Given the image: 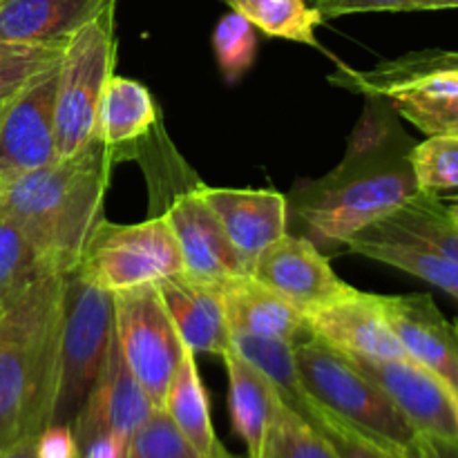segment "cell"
<instances>
[{"label":"cell","instance_id":"obj_32","mask_svg":"<svg viewBox=\"0 0 458 458\" xmlns=\"http://www.w3.org/2000/svg\"><path fill=\"white\" fill-rule=\"evenodd\" d=\"M45 267L21 228L0 217V302L43 276Z\"/></svg>","mask_w":458,"mask_h":458},{"label":"cell","instance_id":"obj_4","mask_svg":"<svg viewBox=\"0 0 458 458\" xmlns=\"http://www.w3.org/2000/svg\"><path fill=\"white\" fill-rule=\"evenodd\" d=\"M300 378L311 401L352 432L385 447L414 452L420 434L392 398L347 353L338 352L311 331L293 343Z\"/></svg>","mask_w":458,"mask_h":458},{"label":"cell","instance_id":"obj_12","mask_svg":"<svg viewBox=\"0 0 458 458\" xmlns=\"http://www.w3.org/2000/svg\"><path fill=\"white\" fill-rule=\"evenodd\" d=\"M164 215L182 250L186 276L213 284L249 276V268L242 262L240 253L231 244L199 188L179 192Z\"/></svg>","mask_w":458,"mask_h":458},{"label":"cell","instance_id":"obj_14","mask_svg":"<svg viewBox=\"0 0 458 458\" xmlns=\"http://www.w3.org/2000/svg\"><path fill=\"white\" fill-rule=\"evenodd\" d=\"M152 410L157 407L152 405L139 380L128 369L116 335H112L101 376L72 425L79 450L101 434H114L123 441H130V437L152 414Z\"/></svg>","mask_w":458,"mask_h":458},{"label":"cell","instance_id":"obj_2","mask_svg":"<svg viewBox=\"0 0 458 458\" xmlns=\"http://www.w3.org/2000/svg\"><path fill=\"white\" fill-rule=\"evenodd\" d=\"M63 276L43 273L4 300L0 318V450L38 437L56 394Z\"/></svg>","mask_w":458,"mask_h":458},{"label":"cell","instance_id":"obj_10","mask_svg":"<svg viewBox=\"0 0 458 458\" xmlns=\"http://www.w3.org/2000/svg\"><path fill=\"white\" fill-rule=\"evenodd\" d=\"M420 434L458 443L456 396L445 383L411 358L349 356Z\"/></svg>","mask_w":458,"mask_h":458},{"label":"cell","instance_id":"obj_1","mask_svg":"<svg viewBox=\"0 0 458 458\" xmlns=\"http://www.w3.org/2000/svg\"><path fill=\"white\" fill-rule=\"evenodd\" d=\"M112 155V148L94 139L74 155L0 183V217L21 228L45 271L65 276L83 264L106 222Z\"/></svg>","mask_w":458,"mask_h":458},{"label":"cell","instance_id":"obj_3","mask_svg":"<svg viewBox=\"0 0 458 458\" xmlns=\"http://www.w3.org/2000/svg\"><path fill=\"white\" fill-rule=\"evenodd\" d=\"M410 150H401L392 139L369 137L325 179L295 192L293 210L309 240L344 246L349 237L383 222L419 195Z\"/></svg>","mask_w":458,"mask_h":458},{"label":"cell","instance_id":"obj_24","mask_svg":"<svg viewBox=\"0 0 458 458\" xmlns=\"http://www.w3.org/2000/svg\"><path fill=\"white\" fill-rule=\"evenodd\" d=\"M231 349L267 376L268 383L276 387V392L280 394V398L291 410L304 416L309 423H318L320 410L311 401L309 392L304 389L302 378H300L293 343L231 334Z\"/></svg>","mask_w":458,"mask_h":458},{"label":"cell","instance_id":"obj_18","mask_svg":"<svg viewBox=\"0 0 458 458\" xmlns=\"http://www.w3.org/2000/svg\"><path fill=\"white\" fill-rule=\"evenodd\" d=\"M231 334L295 343L309 331L307 318L253 276L219 282Z\"/></svg>","mask_w":458,"mask_h":458},{"label":"cell","instance_id":"obj_34","mask_svg":"<svg viewBox=\"0 0 458 458\" xmlns=\"http://www.w3.org/2000/svg\"><path fill=\"white\" fill-rule=\"evenodd\" d=\"M125 458H201L179 432L164 410H152V414L137 428L128 441Z\"/></svg>","mask_w":458,"mask_h":458},{"label":"cell","instance_id":"obj_19","mask_svg":"<svg viewBox=\"0 0 458 458\" xmlns=\"http://www.w3.org/2000/svg\"><path fill=\"white\" fill-rule=\"evenodd\" d=\"M114 0H0V43L65 45Z\"/></svg>","mask_w":458,"mask_h":458},{"label":"cell","instance_id":"obj_23","mask_svg":"<svg viewBox=\"0 0 458 458\" xmlns=\"http://www.w3.org/2000/svg\"><path fill=\"white\" fill-rule=\"evenodd\" d=\"M161 410L173 419L179 432L191 441V445L199 452L201 458H215L224 450L215 434L208 396H206L204 383H201L199 369H197L195 353L188 349L183 352L182 362L170 380Z\"/></svg>","mask_w":458,"mask_h":458},{"label":"cell","instance_id":"obj_44","mask_svg":"<svg viewBox=\"0 0 458 458\" xmlns=\"http://www.w3.org/2000/svg\"><path fill=\"white\" fill-rule=\"evenodd\" d=\"M454 327H456V334H458V320L454 322Z\"/></svg>","mask_w":458,"mask_h":458},{"label":"cell","instance_id":"obj_38","mask_svg":"<svg viewBox=\"0 0 458 458\" xmlns=\"http://www.w3.org/2000/svg\"><path fill=\"white\" fill-rule=\"evenodd\" d=\"M419 456L420 458H458V443H447L438 441V438L423 437L419 445Z\"/></svg>","mask_w":458,"mask_h":458},{"label":"cell","instance_id":"obj_36","mask_svg":"<svg viewBox=\"0 0 458 458\" xmlns=\"http://www.w3.org/2000/svg\"><path fill=\"white\" fill-rule=\"evenodd\" d=\"M36 458H81L72 425H47L36 437Z\"/></svg>","mask_w":458,"mask_h":458},{"label":"cell","instance_id":"obj_16","mask_svg":"<svg viewBox=\"0 0 458 458\" xmlns=\"http://www.w3.org/2000/svg\"><path fill=\"white\" fill-rule=\"evenodd\" d=\"M199 191L217 215L224 233L235 246L250 276L255 259L286 233L289 201L276 191L206 186H199Z\"/></svg>","mask_w":458,"mask_h":458},{"label":"cell","instance_id":"obj_21","mask_svg":"<svg viewBox=\"0 0 458 458\" xmlns=\"http://www.w3.org/2000/svg\"><path fill=\"white\" fill-rule=\"evenodd\" d=\"M222 358L228 374V405H231L233 429L246 445L249 458H258L277 403L282 398L268 383L267 376L255 369L240 353L228 349Z\"/></svg>","mask_w":458,"mask_h":458},{"label":"cell","instance_id":"obj_31","mask_svg":"<svg viewBox=\"0 0 458 458\" xmlns=\"http://www.w3.org/2000/svg\"><path fill=\"white\" fill-rule=\"evenodd\" d=\"M410 164L420 192L438 195L458 188V137L425 139L410 150Z\"/></svg>","mask_w":458,"mask_h":458},{"label":"cell","instance_id":"obj_42","mask_svg":"<svg viewBox=\"0 0 458 458\" xmlns=\"http://www.w3.org/2000/svg\"><path fill=\"white\" fill-rule=\"evenodd\" d=\"M215 458H235V456H233V454H228L226 450H222V452H219V454L215 456Z\"/></svg>","mask_w":458,"mask_h":458},{"label":"cell","instance_id":"obj_7","mask_svg":"<svg viewBox=\"0 0 458 458\" xmlns=\"http://www.w3.org/2000/svg\"><path fill=\"white\" fill-rule=\"evenodd\" d=\"M114 335L121 356L157 410L182 362L183 347L157 284H139L112 293Z\"/></svg>","mask_w":458,"mask_h":458},{"label":"cell","instance_id":"obj_15","mask_svg":"<svg viewBox=\"0 0 458 458\" xmlns=\"http://www.w3.org/2000/svg\"><path fill=\"white\" fill-rule=\"evenodd\" d=\"M307 327L347 356L405 358V349L385 320L380 295L353 289L344 298L334 300L307 313ZM410 358V356H407Z\"/></svg>","mask_w":458,"mask_h":458},{"label":"cell","instance_id":"obj_35","mask_svg":"<svg viewBox=\"0 0 458 458\" xmlns=\"http://www.w3.org/2000/svg\"><path fill=\"white\" fill-rule=\"evenodd\" d=\"M322 18L347 16L365 12H432V9H458V0H316Z\"/></svg>","mask_w":458,"mask_h":458},{"label":"cell","instance_id":"obj_40","mask_svg":"<svg viewBox=\"0 0 458 458\" xmlns=\"http://www.w3.org/2000/svg\"><path fill=\"white\" fill-rule=\"evenodd\" d=\"M380 458H420L419 452L396 450V447H380Z\"/></svg>","mask_w":458,"mask_h":458},{"label":"cell","instance_id":"obj_17","mask_svg":"<svg viewBox=\"0 0 458 458\" xmlns=\"http://www.w3.org/2000/svg\"><path fill=\"white\" fill-rule=\"evenodd\" d=\"M157 289L188 352L222 358L231 349L219 284L179 273L157 282Z\"/></svg>","mask_w":458,"mask_h":458},{"label":"cell","instance_id":"obj_45","mask_svg":"<svg viewBox=\"0 0 458 458\" xmlns=\"http://www.w3.org/2000/svg\"><path fill=\"white\" fill-rule=\"evenodd\" d=\"M456 410H458V398H456Z\"/></svg>","mask_w":458,"mask_h":458},{"label":"cell","instance_id":"obj_39","mask_svg":"<svg viewBox=\"0 0 458 458\" xmlns=\"http://www.w3.org/2000/svg\"><path fill=\"white\" fill-rule=\"evenodd\" d=\"M0 458H36V437L22 438L16 445L0 450Z\"/></svg>","mask_w":458,"mask_h":458},{"label":"cell","instance_id":"obj_11","mask_svg":"<svg viewBox=\"0 0 458 458\" xmlns=\"http://www.w3.org/2000/svg\"><path fill=\"white\" fill-rule=\"evenodd\" d=\"M250 276L282 295L304 316L353 291V286H349L331 268L329 259L309 237L289 235V233L273 242L255 259Z\"/></svg>","mask_w":458,"mask_h":458},{"label":"cell","instance_id":"obj_27","mask_svg":"<svg viewBox=\"0 0 458 458\" xmlns=\"http://www.w3.org/2000/svg\"><path fill=\"white\" fill-rule=\"evenodd\" d=\"M387 226L416 237L429 249L458 262V224L450 217L445 204L432 192H419L405 206L383 219Z\"/></svg>","mask_w":458,"mask_h":458},{"label":"cell","instance_id":"obj_13","mask_svg":"<svg viewBox=\"0 0 458 458\" xmlns=\"http://www.w3.org/2000/svg\"><path fill=\"white\" fill-rule=\"evenodd\" d=\"M385 320L407 356L458 398V334L429 295H380Z\"/></svg>","mask_w":458,"mask_h":458},{"label":"cell","instance_id":"obj_22","mask_svg":"<svg viewBox=\"0 0 458 458\" xmlns=\"http://www.w3.org/2000/svg\"><path fill=\"white\" fill-rule=\"evenodd\" d=\"M157 125V106L150 89L128 76H112L103 89L94 139L114 150L139 141Z\"/></svg>","mask_w":458,"mask_h":458},{"label":"cell","instance_id":"obj_28","mask_svg":"<svg viewBox=\"0 0 458 458\" xmlns=\"http://www.w3.org/2000/svg\"><path fill=\"white\" fill-rule=\"evenodd\" d=\"M258 458H340L329 438L304 416L277 403Z\"/></svg>","mask_w":458,"mask_h":458},{"label":"cell","instance_id":"obj_37","mask_svg":"<svg viewBox=\"0 0 458 458\" xmlns=\"http://www.w3.org/2000/svg\"><path fill=\"white\" fill-rule=\"evenodd\" d=\"M128 456V441L114 434H101L81 447V458H125Z\"/></svg>","mask_w":458,"mask_h":458},{"label":"cell","instance_id":"obj_6","mask_svg":"<svg viewBox=\"0 0 458 458\" xmlns=\"http://www.w3.org/2000/svg\"><path fill=\"white\" fill-rule=\"evenodd\" d=\"M116 3L85 22L63 47L56 79V155L70 157L94 141L97 112L116 61Z\"/></svg>","mask_w":458,"mask_h":458},{"label":"cell","instance_id":"obj_29","mask_svg":"<svg viewBox=\"0 0 458 458\" xmlns=\"http://www.w3.org/2000/svg\"><path fill=\"white\" fill-rule=\"evenodd\" d=\"M403 119L428 137H458V94H423L398 89L383 97Z\"/></svg>","mask_w":458,"mask_h":458},{"label":"cell","instance_id":"obj_9","mask_svg":"<svg viewBox=\"0 0 458 458\" xmlns=\"http://www.w3.org/2000/svg\"><path fill=\"white\" fill-rule=\"evenodd\" d=\"M56 79L58 65L36 76L0 106V183L58 159L54 121Z\"/></svg>","mask_w":458,"mask_h":458},{"label":"cell","instance_id":"obj_5","mask_svg":"<svg viewBox=\"0 0 458 458\" xmlns=\"http://www.w3.org/2000/svg\"><path fill=\"white\" fill-rule=\"evenodd\" d=\"M114 335L112 293L85 267L63 276L56 394L49 425H74L97 385Z\"/></svg>","mask_w":458,"mask_h":458},{"label":"cell","instance_id":"obj_33","mask_svg":"<svg viewBox=\"0 0 458 458\" xmlns=\"http://www.w3.org/2000/svg\"><path fill=\"white\" fill-rule=\"evenodd\" d=\"M213 47L224 79L228 83H235L249 72L258 54L255 25L237 12L226 13L215 27Z\"/></svg>","mask_w":458,"mask_h":458},{"label":"cell","instance_id":"obj_20","mask_svg":"<svg viewBox=\"0 0 458 458\" xmlns=\"http://www.w3.org/2000/svg\"><path fill=\"white\" fill-rule=\"evenodd\" d=\"M344 249L349 253L365 255L376 262L389 264L410 276L420 277V280L450 293L458 302V262L429 249L428 244L398 231V228L378 222L349 237L344 242Z\"/></svg>","mask_w":458,"mask_h":458},{"label":"cell","instance_id":"obj_43","mask_svg":"<svg viewBox=\"0 0 458 458\" xmlns=\"http://www.w3.org/2000/svg\"><path fill=\"white\" fill-rule=\"evenodd\" d=\"M3 311H4V302H0V318H3Z\"/></svg>","mask_w":458,"mask_h":458},{"label":"cell","instance_id":"obj_30","mask_svg":"<svg viewBox=\"0 0 458 458\" xmlns=\"http://www.w3.org/2000/svg\"><path fill=\"white\" fill-rule=\"evenodd\" d=\"M65 45L0 43V106L61 63Z\"/></svg>","mask_w":458,"mask_h":458},{"label":"cell","instance_id":"obj_41","mask_svg":"<svg viewBox=\"0 0 458 458\" xmlns=\"http://www.w3.org/2000/svg\"><path fill=\"white\" fill-rule=\"evenodd\" d=\"M445 208H447V213H450V217L458 224V197H454L450 204H445Z\"/></svg>","mask_w":458,"mask_h":458},{"label":"cell","instance_id":"obj_8","mask_svg":"<svg viewBox=\"0 0 458 458\" xmlns=\"http://www.w3.org/2000/svg\"><path fill=\"white\" fill-rule=\"evenodd\" d=\"M81 267L103 289L114 293L179 276L183 273V259L165 215H155L128 226L106 219L94 233Z\"/></svg>","mask_w":458,"mask_h":458},{"label":"cell","instance_id":"obj_25","mask_svg":"<svg viewBox=\"0 0 458 458\" xmlns=\"http://www.w3.org/2000/svg\"><path fill=\"white\" fill-rule=\"evenodd\" d=\"M228 7L273 38L293 40L320 49L318 25L322 16L304 0H226Z\"/></svg>","mask_w":458,"mask_h":458},{"label":"cell","instance_id":"obj_26","mask_svg":"<svg viewBox=\"0 0 458 458\" xmlns=\"http://www.w3.org/2000/svg\"><path fill=\"white\" fill-rule=\"evenodd\" d=\"M456 70L458 72V52H441V49H428V52H414L407 56L394 58V61L380 63L367 72L343 70L338 83L353 92L367 94L371 98H380L389 89L416 79V76L429 74V72Z\"/></svg>","mask_w":458,"mask_h":458}]
</instances>
